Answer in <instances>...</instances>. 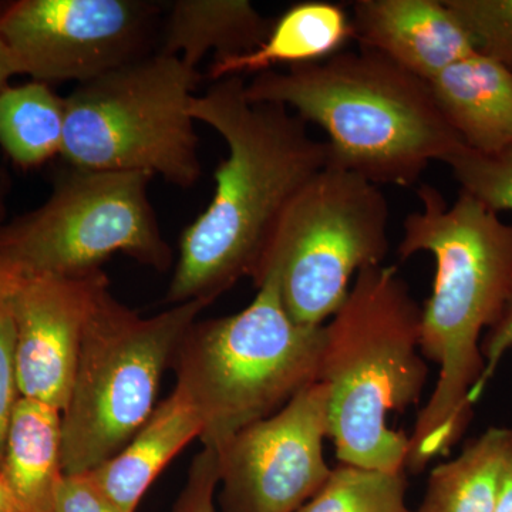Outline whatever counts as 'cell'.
<instances>
[{
    "label": "cell",
    "mask_w": 512,
    "mask_h": 512,
    "mask_svg": "<svg viewBox=\"0 0 512 512\" xmlns=\"http://www.w3.org/2000/svg\"><path fill=\"white\" fill-rule=\"evenodd\" d=\"M353 39L352 22L345 8L336 3H296L272 23L269 35L249 52L212 59L208 77L212 82L245 74H261L276 66H298L328 59Z\"/></svg>",
    "instance_id": "2e32d148"
},
{
    "label": "cell",
    "mask_w": 512,
    "mask_h": 512,
    "mask_svg": "<svg viewBox=\"0 0 512 512\" xmlns=\"http://www.w3.org/2000/svg\"><path fill=\"white\" fill-rule=\"evenodd\" d=\"M0 474L25 512H53L64 477L60 410L20 397L10 420Z\"/></svg>",
    "instance_id": "ac0fdd59"
},
{
    "label": "cell",
    "mask_w": 512,
    "mask_h": 512,
    "mask_svg": "<svg viewBox=\"0 0 512 512\" xmlns=\"http://www.w3.org/2000/svg\"><path fill=\"white\" fill-rule=\"evenodd\" d=\"M163 5L156 52L180 57L195 70L210 52L218 59L255 49L274 23L248 0H175Z\"/></svg>",
    "instance_id": "e0dca14e"
},
{
    "label": "cell",
    "mask_w": 512,
    "mask_h": 512,
    "mask_svg": "<svg viewBox=\"0 0 512 512\" xmlns=\"http://www.w3.org/2000/svg\"><path fill=\"white\" fill-rule=\"evenodd\" d=\"M323 328L318 382L328 392L340 464L406 470L409 437L389 417L419 403L429 366L420 348L421 306L399 269H362Z\"/></svg>",
    "instance_id": "277c9868"
},
{
    "label": "cell",
    "mask_w": 512,
    "mask_h": 512,
    "mask_svg": "<svg viewBox=\"0 0 512 512\" xmlns=\"http://www.w3.org/2000/svg\"><path fill=\"white\" fill-rule=\"evenodd\" d=\"M5 6H6L5 2H0V13L3 12V9H5Z\"/></svg>",
    "instance_id": "4dcf8cb0"
},
{
    "label": "cell",
    "mask_w": 512,
    "mask_h": 512,
    "mask_svg": "<svg viewBox=\"0 0 512 512\" xmlns=\"http://www.w3.org/2000/svg\"><path fill=\"white\" fill-rule=\"evenodd\" d=\"M434 100L471 151L494 156L512 146V70L474 52L430 80Z\"/></svg>",
    "instance_id": "5bb4252c"
},
{
    "label": "cell",
    "mask_w": 512,
    "mask_h": 512,
    "mask_svg": "<svg viewBox=\"0 0 512 512\" xmlns=\"http://www.w3.org/2000/svg\"><path fill=\"white\" fill-rule=\"evenodd\" d=\"M163 2L19 0L0 13V40L35 82L97 79L156 52Z\"/></svg>",
    "instance_id": "30bf717a"
},
{
    "label": "cell",
    "mask_w": 512,
    "mask_h": 512,
    "mask_svg": "<svg viewBox=\"0 0 512 512\" xmlns=\"http://www.w3.org/2000/svg\"><path fill=\"white\" fill-rule=\"evenodd\" d=\"M20 399L16 369V332L5 286L0 282V464L13 410Z\"/></svg>",
    "instance_id": "cb8c5ba5"
},
{
    "label": "cell",
    "mask_w": 512,
    "mask_h": 512,
    "mask_svg": "<svg viewBox=\"0 0 512 512\" xmlns=\"http://www.w3.org/2000/svg\"><path fill=\"white\" fill-rule=\"evenodd\" d=\"M511 348L512 292L503 313H501L500 319L484 333L483 339H481L480 350L481 356H483L484 359V372L476 389L471 392L470 399H468L473 406H476L488 382L493 379L495 370H497L498 365H500V360L503 359L505 353Z\"/></svg>",
    "instance_id": "4316f807"
},
{
    "label": "cell",
    "mask_w": 512,
    "mask_h": 512,
    "mask_svg": "<svg viewBox=\"0 0 512 512\" xmlns=\"http://www.w3.org/2000/svg\"><path fill=\"white\" fill-rule=\"evenodd\" d=\"M353 40L426 80L476 52L444 0H356Z\"/></svg>",
    "instance_id": "4fadbf2b"
},
{
    "label": "cell",
    "mask_w": 512,
    "mask_h": 512,
    "mask_svg": "<svg viewBox=\"0 0 512 512\" xmlns=\"http://www.w3.org/2000/svg\"><path fill=\"white\" fill-rule=\"evenodd\" d=\"M198 80L180 57L154 52L77 84L60 156L70 167L143 171L191 188L202 173L190 111Z\"/></svg>",
    "instance_id": "52a82bcc"
},
{
    "label": "cell",
    "mask_w": 512,
    "mask_h": 512,
    "mask_svg": "<svg viewBox=\"0 0 512 512\" xmlns=\"http://www.w3.org/2000/svg\"><path fill=\"white\" fill-rule=\"evenodd\" d=\"M16 74H18V70H16L15 63H13L8 49L0 40V90L8 87L9 80L16 76Z\"/></svg>",
    "instance_id": "f1b7e54d"
},
{
    "label": "cell",
    "mask_w": 512,
    "mask_h": 512,
    "mask_svg": "<svg viewBox=\"0 0 512 512\" xmlns=\"http://www.w3.org/2000/svg\"><path fill=\"white\" fill-rule=\"evenodd\" d=\"M245 93L252 103L281 104L322 128L329 165L379 187H412L430 163H447L466 148L430 84L365 47L256 74Z\"/></svg>",
    "instance_id": "3957f363"
},
{
    "label": "cell",
    "mask_w": 512,
    "mask_h": 512,
    "mask_svg": "<svg viewBox=\"0 0 512 512\" xmlns=\"http://www.w3.org/2000/svg\"><path fill=\"white\" fill-rule=\"evenodd\" d=\"M512 430L488 427L460 454L431 470L426 493L414 512H493Z\"/></svg>",
    "instance_id": "d6986e66"
},
{
    "label": "cell",
    "mask_w": 512,
    "mask_h": 512,
    "mask_svg": "<svg viewBox=\"0 0 512 512\" xmlns=\"http://www.w3.org/2000/svg\"><path fill=\"white\" fill-rule=\"evenodd\" d=\"M255 286L241 312L195 320L171 360L175 390L200 417L202 446L214 450L318 382L325 325H299L288 315L274 266Z\"/></svg>",
    "instance_id": "5b68a950"
},
{
    "label": "cell",
    "mask_w": 512,
    "mask_h": 512,
    "mask_svg": "<svg viewBox=\"0 0 512 512\" xmlns=\"http://www.w3.org/2000/svg\"><path fill=\"white\" fill-rule=\"evenodd\" d=\"M244 77H228L191 100V116L217 131L228 157L214 173L210 205L180 238L168 286L173 305L214 302L239 279L255 281L276 227L299 190L329 165L326 141L288 107L252 103Z\"/></svg>",
    "instance_id": "6da1fadb"
},
{
    "label": "cell",
    "mask_w": 512,
    "mask_h": 512,
    "mask_svg": "<svg viewBox=\"0 0 512 512\" xmlns=\"http://www.w3.org/2000/svg\"><path fill=\"white\" fill-rule=\"evenodd\" d=\"M220 464L214 448L204 447L192 460L187 481L171 512H217Z\"/></svg>",
    "instance_id": "d4e9b609"
},
{
    "label": "cell",
    "mask_w": 512,
    "mask_h": 512,
    "mask_svg": "<svg viewBox=\"0 0 512 512\" xmlns=\"http://www.w3.org/2000/svg\"><path fill=\"white\" fill-rule=\"evenodd\" d=\"M406 491L404 471L340 464L298 512H414L407 507Z\"/></svg>",
    "instance_id": "44dd1931"
},
{
    "label": "cell",
    "mask_w": 512,
    "mask_h": 512,
    "mask_svg": "<svg viewBox=\"0 0 512 512\" xmlns=\"http://www.w3.org/2000/svg\"><path fill=\"white\" fill-rule=\"evenodd\" d=\"M153 177L69 165L42 207L0 228V275L74 278L116 254L167 272L173 249L148 194Z\"/></svg>",
    "instance_id": "ba28073f"
},
{
    "label": "cell",
    "mask_w": 512,
    "mask_h": 512,
    "mask_svg": "<svg viewBox=\"0 0 512 512\" xmlns=\"http://www.w3.org/2000/svg\"><path fill=\"white\" fill-rule=\"evenodd\" d=\"M476 52L512 70V0H444Z\"/></svg>",
    "instance_id": "603a6c76"
},
{
    "label": "cell",
    "mask_w": 512,
    "mask_h": 512,
    "mask_svg": "<svg viewBox=\"0 0 512 512\" xmlns=\"http://www.w3.org/2000/svg\"><path fill=\"white\" fill-rule=\"evenodd\" d=\"M420 210L404 220L400 259H436L433 292L421 308V353L439 379L409 437L406 468L420 473L447 456L474 416L470 394L484 372L480 343L512 292V224L466 192L453 205L436 187L417 190Z\"/></svg>",
    "instance_id": "7a4b0ae2"
},
{
    "label": "cell",
    "mask_w": 512,
    "mask_h": 512,
    "mask_svg": "<svg viewBox=\"0 0 512 512\" xmlns=\"http://www.w3.org/2000/svg\"><path fill=\"white\" fill-rule=\"evenodd\" d=\"M328 392L316 382L217 448L222 512H298L332 473Z\"/></svg>",
    "instance_id": "8fae6325"
},
{
    "label": "cell",
    "mask_w": 512,
    "mask_h": 512,
    "mask_svg": "<svg viewBox=\"0 0 512 512\" xmlns=\"http://www.w3.org/2000/svg\"><path fill=\"white\" fill-rule=\"evenodd\" d=\"M53 512H120L101 493L89 473L64 476L57 488Z\"/></svg>",
    "instance_id": "484cf974"
},
{
    "label": "cell",
    "mask_w": 512,
    "mask_h": 512,
    "mask_svg": "<svg viewBox=\"0 0 512 512\" xmlns=\"http://www.w3.org/2000/svg\"><path fill=\"white\" fill-rule=\"evenodd\" d=\"M0 512H25L0 474Z\"/></svg>",
    "instance_id": "f546056e"
},
{
    "label": "cell",
    "mask_w": 512,
    "mask_h": 512,
    "mask_svg": "<svg viewBox=\"0 0 512 512\" xmlns=\"http://www.w3.org/2000/svg\"><path fill=\"white\" fill-rule=\"evenodd\" d=\"M201 430L200 417L174 389L123 450L87 473L117 510L136 512L148 488Z\"/></svg>",
    "instance_id": "9a60e30c"
},
{
    "label": "cell",
    "mask_w": 512,
    "mask_h": 512,
    "mask_svg": "<svg viewBox=\"0 0 512 512\" xmlns=\"http://www.w3.org/2000/svg\"><path fill=\"white\" fill-rule=\"evenodd\" d=\"M446 164L461 192L498 214L512 211V146L494 156H483L466 147Z\"/></svg>",
    "instance_id": "7402d4cb"
},
{
    "label": "cell",
    "mask_w": 512,
    "mask_h": 512,
    "mask_svg": "<svg viewBox=\"0 0 512 512\" xmlns=\"http://www.w3.org/2000/svg\"><path fill=\"white\" fill-rule=\"evenodd\" d=\"M204 299L143 318L109 288L84 328L69 403L62 413L64 476L87 473L116 456L157 407L164 370Z\"/></svg>",
    "instance_id": "8992f818"
},
{
    "label": "cell",
    "mask_w": 512,
    "mask_h": 512,
    "mask_svg": "<svg viewBox=\"0 0 512 512\" xmlns=\"http://www.w3.org/2000/svg\"><path fill=\"white\" fill-rule=\"evenodd\" d=\"M16 332L20 397L66 409L87 319L109 278L0 275Z\"/></svg>",
    "instance_id": "7c38bea8"
},
{
    "label": "cell",
    "mask_w": 512,
    "mask_h": 512,
    "mask_svg": "<svg viewBox=\"0 0 512 512\" xmlns=\"http://www.w3.org/2000/svg\"><path fill=\"white\" fill-rule=\"evenodd\" d=\"M389 201L379 185L326 165L288 207L254 284L274 266L288 315L322 326L362 269L382 265L390 248Z\"/></svg>",
    "instance_id": "9c48e42d"
},
{
    "label": "cell",
    "mask_w": 512,
    "mask_h": 512,
    "mask_svg": "<svg viewBox=\"0 0 512 512\" xmlns=\"http://www.w3.org/2000/svg\"><path fill=\"white\" fill-rule=\"evenodd\" d=\"M66 97L33 82L0 90V147L13 163L37 167L62 153Z\"/></svg>",
    "instance_id": "ffe728a7"
},
{
    "label": "cell",
    "mask_w": 512,
    "mask_h": 512,
    "mask_svg": "<svg viewBox=\"0 0 512 512\" xmlns=\"http://www.w3.org/2000/svg\"><path fill=\"white\" fill-rule=\"evenodd\" d=\"M493 512H512V444L505 458Z\"/></svg>",
    "instance_id": "83f0119b"
}]
</instances>
